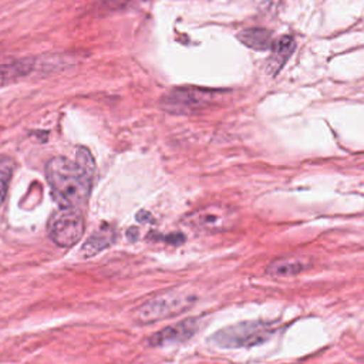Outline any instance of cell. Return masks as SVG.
<instances>
[{
  "label": "cell",
  "instance_id": "30bf717a",
  "mask_svg": "<svg viewBox=\"0 0 364 364\" xmlns=\"http://www.w3.org/2000/svg\"><path fill=\"white\" fill-rule=\"evenodd\" d=\"M115 237H117L115 229L109 225H102L98 230H95L85 240V243L81 246L80 253L84 257H91V256L102 252L104 249L109 247L115 242Z\"/></svg>",
  "mask_w": 364,
  "mask_h": 364
},
{
  "label": "cell",
  "instance_id": "7a4b0ae2",
  "mask_svg": "<svg viewBox=\"0 0 364 364\" xmlns=\"http://www.w3.org/2000/svg\"><path fill=\"white\" fill-rule=\"evenodd\" d=\"M193 303L195 296L189 291L176 289L169 290L152 297L151 300L135 309L134 318L141 324L155 323L181 314L182 311L191 309Z\"/></svg>",
  "mask_w": 364,
  "mask_h": 364
},
{
  "label": "cell",
  "instance_id": "8fae6325",
  "mask_svg": "<svg viewBox=\"0 0 364 364\" xmlns=\"http://www.w3.org/2000/svg\"><path fill=\"white\" fill-rule=\"evenodd\" d=\"M237 38L240 43H243L246 47L257 50V51H263V50H269L273 46V37L272 33L266 28H259V27H253V28H246L242 30L237 34Z\"/></svg>",
  "mask_w": 364,
  "mask_h": 364
},
{
  "label": "cell",
  "instance_id": "8992f818",
  "mask_svg": "<svg viewBox=\"0 0 364 364\" xmlns=\"http://www.w3.org/2000/svg\"><path fill=\"white\" fill-rule=\"evenodd\" d=\"M212 100L209 90H200L193 87L173 88L171 92L162 97L161 107L172 114H191L205 108Z\"/></svg>",
  "mask_w": 364,
  "mask_h": 364
},
{
  "label": "cell",
  "instance_id": "3957f363",
  "mask_svg": "<svg viewBox=\"0 0 364 364\" xmlns=\"http://www.w3.org/2000/svg\"><path fill=\"white\" fill-rule=\"evenodd\" d=\"M273 333L272 323L267 321H243L223 327L212 336V341L223 348L252 347L266 341Z\"/></svg>",
  "mask_w": 364,
  "mask_h": 364
},
{
  "label": "cell",
  "instance_id": "52a82bcc",
  "mask_svg": "<svg viewBox=\"0 0 364 364\" xmlns=\"http://www.w3.org/2000/svg\"><path fill=\"white\" fill-rule=\"evenodd\" d=\"M199 330V320L195 317L185 318L176 324L161 328L154 333L149 338V344L154 347H161L166 344L183 343L193 337V334Z\"/></svg>",
  "mask_w": 364,
  "mask_h": 364
},
{
  "label": "cell",
  "instance_id": "ba28073f",
  "mask_svg": "<svg viewBox=\"0 0 364 364\" xmlns=\"http://www.w3.org/2000/svg\"><path fill=\"white\" fill-rule=\"evenodd\" d=\"M311 263V259L306 256L280 257L267 266V273L273 277H290L310 269Z\"/></svg>",
  "mask_w": 364,
  "mask_h": 364
},
{
  "label": "cell",
  "instance_id": "7c38bea8",
  "mask_svg": "<svg viewBox=\"0 0 364 364\" xmlns=\"http://www.w3.org/2000/svg\"><path fill=\"white\" fill-rule=\"evenodd\" d=\"M296 47L294 38L291 36H283L280 37L276 43H273L272 46V55L267 64V68L274 74L277 70H280L283 67V64L287 61V58L290 57V54L293 53Z\"/></svg>",
  "mask_w": 364,
  "mask_h": 364
},
{
  "label": "cell",
  "instance_id": "5b68a950",
  "mask_svg": "<svg viewBox=\"0 0 364 364\" xmlns=\"http://www.w3.org/2000/svg\"><path fill=\"white\" fill-rule=\"evenodd\" d=\"M236 222V212L223 205H208L183 218V223L193 230L216 233L230 229Z\"/></svg>",
  "mask_w": 364,
  "mask_h": 364
},
{
  "label": "cell",
  "instance_id": "9c48e42d",
  "mask_svg": "<svg viewBox=\"0 0 364 364\" xmlns=\"http://www.w3.org/2000/svg\"><path fill=\"white\" fill-rule=\"evenodd\" d=\"M36 65L34 58H18L0 63V87L28 75Z\"/></svg>",
  "mask_w": 364,
  "mask_h": 364
},
{
  "label": "cell",
  "instance_id": "277c9868",
  "mask_svg": "<svg viewBox=\"0 0 364 364\" xmlns=\"http://www.w3.org/2000/svg\"><path fill=\"white\" fill-rule=\"evenodd\" d=\"M84 230V216L77 208L60 206L51 213L47 222V233L60 247H71L77 245L81 240Z\"/></svg>",
  "mask_w": 364,
  "mask_h": 364
},
{
  "label": "cell",
  "instance_id": "6da1fadb",
  "mask_svg": "<svg viewBox=\"0 0 364 364\" xmlns=\"http://www.w3.org/2000/svg\"><path fill=\"white\" fill-rule=\"evenodd\" d=\"M46 178L60 206L77 209L87 203L94 183V176L64 156H54L46 164Z\"/></svg>",
  "mask_w": 364,
  "mask_h": 364
},
{
  "label": "cell",
  "instance_id": "4fadbf2b",
  "mask_svg": "<svg viewBox=\"0 0 364 364\" xmlns=\"http://www.w3.org/2000/svg\"><path fill=\"white\" fill-rule=\"evenodd\" d=\"M13 169H14V164L11 159L0 158V208L6 199L9 185L13 176Z\"/></svg>",
  "mask_w": 364,
  "mask_h": 364
}]
</instances>
